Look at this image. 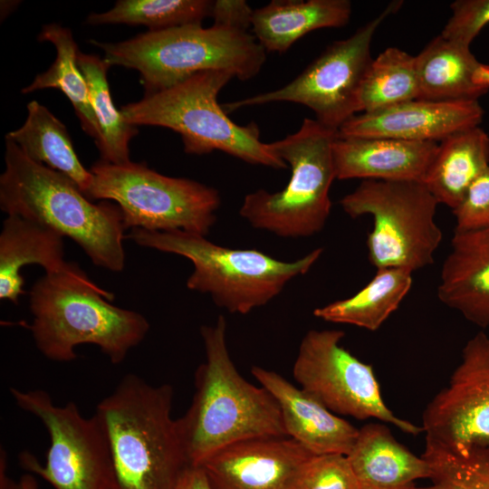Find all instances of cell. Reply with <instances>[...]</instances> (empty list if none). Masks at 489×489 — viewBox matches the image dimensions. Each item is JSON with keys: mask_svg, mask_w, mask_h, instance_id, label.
Returning a JSON list of instances; mask_svg holds the SVG:
<instances>
[{"mask_svg": "<svg viewBox=\"0 0 489 489\" xmlns=\"http://www.w3.org/2000/svg\"><path fill=\"white\" fill-rule=\"evenodd\" d=\"M6 454L1 448L0 453V489H17V483L9 477L6 472Z\"/></svg>", "mask_w": 489, "mask_h": 489, "instance_id": "cell-37", "label": "cell"}, {"mask_svg": "<svg viewBox=\"0 0 489 489\" xmlns=\"http://www.w3.org/2000/svg\"><path fill=\"white\" fill-rule=\"evenodd\" d=\"M340 203L352 218L372 216L366 244L377 270L413 273L433 264L443 233L435 219L439 203L424 182L366 179Z\"/></svg>", "mask_w": 489, "mask_h": 489, "instance_id": "cell-10", "label": "cell"}, {"mask_svg": "<svg viewBox=\"0 0 489 489\" xmlns=\"http://www.w3.org/2000/svg\"><path fill=\"white\" fill-rule=\"evenodd\" d=\"M127 237L140 246L191 261L194 269L187 287L208 293L217 306L239 314L268 303L292 278L306 273L322 254V248H317L300 259L285 262L256 249L221 246L206 236L181 230L132 228Z\"/></svg>", "mask_w": 489, "mask_h": 489, "instance_id": "cell-6", "label": "cell"}, {"mask_svg": "<svg viewBox=\"0 0 489 489\" xmlns=\"http://www.w3.org/2000/svg\"><path fill=\"white\" fill-rule=\"evenodd\" d=\"M336 130L304 119L300 129L268 143L271 151L291 168L286 187L277 192L259 189L247 194L239 214L253 227L278 236H312L330 216V189L336 172L332 144Z\"/></svg>", "mask_w": 489, "mask_h": 489, "instance_id": "cell-8", "label": "cell"}, {"mask_svg": "<svg viewBox=\"0 0 489 489\" xmlns=\"http://www.w3.org/2000/svg\"><path fill=\"white\" fill-rule=\"evenodd\" d=\"M63 237L50 227L16 215L3 221L0 234V298L17 304L24 293L22 267L41 265L46 273L65 264Z\"/></svg>", "mask_w": 489, "mask_h": 489, "instance_id": "cell-22", "label": "cell"}, {"mask_svg": "<svg viewBox=\"0 0 489 489\" xmlns=\"http://www.w3.org/2000/svg\"><path fill=\"white\" fill-rule=\"evenodd\" d=\"M451 16L441 35L470 46L475 37L489 23V0H456L450 5Z\"/></svg>", "mask_w": 489, "mask_h": 489, "instance_id": "cell-33", "label": "cell"}, {"mask_svg": "<svg viewBox=\"0 0 489 489\" xmlns=\"http://www.w3.org/2000/svg\"><path fill=\"white\" fill-rule=\"evenodd\" d=\"M312 455L288 436L257 437L225 446L199 466L211 489H296Z\"/></svg>", "mask_w": 489, "mask_h": 489, "instance_id": "cell-15", "label": "cell"}, {"mask_svg": "<svg viewBox=\"0 0 489 489\" xmlns=\"http://www.w3.org/2000/svg\"><path fill=\"white\" fill-rule=\"evenodd\" d=\"M437 149L435 141L337 135L332 144L336 178L423 182Z\"/></svg>", "mask_w": 489, "mask_h": 489, "instance_id": "cell-18", "label": "cell"}, {"mask_svg": "<svg viewBox=\"0 0 489 489\" xmlns=\"http://www.w3.org/2000/svg\"><path fill=\"white\" fill-rule=\"evenodd\" d=\"M17 489H39L36 479L30 474L21 476L17 483Z\"/></svg>", "mask_w": 489, "mask_h": 489, "instance_id": "cell-38", "label": "cell"}, {"mask_svg": "<svg viewBox=\"0 0 489 489\" xmlns=\"http://www.w3.org/2000/svg\"><path fill=\"white\" fill-rule=\"evenodd\" d=\"M344 335L340 330H311L304 335L292 367L301 388L336 415L376 418L412 436L423 433L422 427L388 408L372 366L341 345Z\"/></svg>", "mask_w": 489, "mask_h": 489, "instance_id": "cell-13", "label": "cell"}, {"mask_svg": "<svg viewBox=\"0 0 489 489\" xmlns=\"http://www.w3.org/2000/svg\"><path fill=\"white\" fill-rule=\"evenodd\" d=\"M452 212L455 218V231L489 227V168L470 185Z\"/></svg>", "mask_w": 489, "mask_h": 489, "instance_id": "cell-34", "label": "cell"}, {"mask_svg": "<svg viewBox=\"0 0 489 489\" xmlns=\"http://www.w3.org/2000/svg\"><path fill=\"white\" fill-rule=\"evenodd\" d=\"M413 283L412 273L398 268L378 269L374 277L354 295L313 311L326 321L377 331L400 305Z\"/></svg>", "mask_w": 489, "mask_h": 489, "instance_id": "cell-26", "label": "cell"}, {"mask_svg": "<svg viewBox=\"0 0 489 489\" xmlns=\"http://www.w3.org/2000/svg\"><path fill=\"white\" fill-rule=\"evenodd\" d=\"M483 116L484 110L478 101L416 99L384 110L357 114L338 129L337 135L437 142L454 133L479 126Z\"/></svg>", "mask_w": 489, "mask_h": 489, "instance_id": "cell-16", "label": "cell"}, {"mask_svg": "<svg viewBox=\"0 0 489 489\" xmlns=\"http://www.w3.org/2000/svg\"><path fill=\"white\" fill-rule=\"evenodd\" d=\"M421 100L477 101L489 91V65L478 62L470 46L441 34L415 56Z\"/></svg>", "mask_w": 489, "mask_h": 489, "instance_id": "cell-20", "label": "cell"}, {"mask_svg": "<svg viewBox=\"0 0 489 489\" xmlns=\"http://www.w3.org/2000/svg\"><path fill=\"white\" fill-rule=\"evenodd\" d=\"M251 372L277 401L288 437L312 455L350 452L358 428L279 373L259 366L252 367Z\"/></svg>", "mask_w": 489, "mask_h": 489, "instance_id": "cell-17", "label": "cell"}, {"mask_svg": "<svg viewBox=\"0 0 489 489\" xmlns=\"http://www.w3.org/2000/svg\"><path fill=\"white\" fill-rule=\"evenodd\" d=\"M173 388L125 375L96 407L110 455L111 489H176L188 466L172 417Z\"/></svg>", "mask_w": 489, "mask_h": 489, "instance_id": "cell-4", "label": "cell"}, {"mask_svg": "<svg viewBox=\"0 0 489 489\" xmlns=\"http://www.w3.org/2000/svg\"><path fill=\"white\" fill-rule=\"evenodd\" d=\"M5 139L14 142L32 160L56 170L73 180L85 195L92 174L80 161L66 126L36 101L27 104V118Z\"/></svg>", "mask_w": 489, "mask_h": 489, "instance_id": "cell-25", "label": "cell"}, {"mask_svg": "<svg viewBox=\"0 0 489 489\" xmlns=\"http://www.w3.org/2000/svg\"><path fill=\"white\" fill-rule=\"evenodd\" d=\"M114 295L97 286L73 262L45 273L30 291V330L47 359L68 362L74 349L94 344L113 364L121 363L149 330L139 312L113 305Z\"/></svg>", "mask_w": 489, "mask_h": 489, "instance_id": "cell-2", "label": "cell"}, {"mask_svg": "<svg viewBox=\"0 0 489 489\" xmlns=\"http://www.w3.org/2000/svg\"><path fill=\"white\" fill-rule=\"evenodd\" d=\"M426 445L466 456L489 446V335L479 331L465 343L446 387L427 405Z\"/></svg>", "mask_w": 489, "mask_h": 489, "instance_id": "cell-14", "label": "cell"}, {"mask_svg": "<svg viewBox=\"0 0 489 489\" xmlns=\"http://www.w3.org/2000/svg\"><path fill=\"white\" fill-rule=\"evenodd\" d=\"M38 40L53 43L56 49V58L22 92L30 93L49 88L61 91L71 101L84 132L98 144L101 139V129L90 101L87 82L77 62L80 51L71 30L58 24H46L40 32Z\"/></svg>", "mask_w": 489, "mask_h": 489, "instance_id": "cell-27", "label": "cell"}, {"mask_svg": "<svg viewBox=\"0 0 489 489\" xmlns=\"http://www.w3.org/2000/svg\"><path fill=\"white\" fill-rule=\"evenodd\" d=\"M418 98L415 56L398 47H388L373 59L361 90V113L384 110Z\"/></svg>", "mask_w": 489, "mask_h": 489, "instance_id": "cell-29", "label": "cell"}, {"mask_svg": "<svg viewBox=\"0 0 489 489\" xmlns=\"http://www.w3.org/2000/svg\"><path fill=\"white\" fill-rule=\"evenodd\" d=\"M234 78L226 71H205L161 91L145 94L139 101L121 106L126 120L136 127L158 126L177 132L187 154L223 151L249 164L286 168L258 127L234 122L217 101L219 91Z\"/></svg>", "mask_w": 489, "mask_h": 489, "instance_id": "cell-7", "label": "cell"}, {"mask_svg": "<svg viewBox=\"0 0 489 489\" xmlns=\"http://www.w3.org/2000/svg\"><path fill=\"white\" fill-rule=\"evenodd\" d=\"M176 489H211L201 466L188 465L182 473Z\"/></svg>", "mask_w": 489, "mask_h": 489, "instance_id": "cell-36", "label": "cell"}, {"mask_svg": "<svg viewBox=\"0 0 489 489\" xmlns=\"http://www.w3.org/2000/svg\"><path fill=\"white\" fill-rule=\"evenodd\" d=\"M422 456L429 464L431 484L412 489H489V446L460 456L426 445Z\"/></svg>", "mask_w": 489, "mask_h": 489, "instance_id": "cell-31", "label": "cell"}, {"mask_svg": "<svg viewBox=\"0 0 489 489\" xmlns=\"http://www.w3.org/2000/svg\"><path fill=\"white\" fill-rule=\"evenodd\" d=\"M0 207L73 240L94 265L114 273L125 266L122 213L118 205L90 200L65 175L29 158L5 139Z\"/></svg>", "mask_w": 489, "mask_h": 489, "instance_id": "cell-3", "label": "cell"}, {"mask_svg": "<svg viewBox=\"0 0 489 489\" xmlns=\"http://www.w3.org/2000/svg\"><path fill=\"white\" fill-rule=\"evenodd\" d=\"M489 168V137L479 126L438 144L423 182L437 202L456 207L470 185Z\"/></svg>", "mask_w": 489, "mask_h": 489, "instance_id": "cell-24", "label": "cell"}, {"mask_svg": "<svg viewBox=\"0 0 489 489\" xmlns=\"http://www.w3.org/2000/svg\"><path fill=\"white\" fill-rule=\"evenodd\" d=\"M16 405L37 417L50 436L44 465L34 455H19L20 465L51 484L54 489H111L112 464L102 429L94 417H83L77 405L53 404L42 389L11 388Z\"/></svg>", "mask_w": 489, "mask_h": 489, "instance_id": "cell-12", "label": "cell"}, {"mask_svg": "<svg viewBox=\"0 0 489 489\" xmlns=\"http://www.w3.org/2000/svg\"><path fill=\"white\" fill-rule=\"evenodd\" d=\"M351 10L349 0H273L254 10L251 26L266 53H284L314 30L345 26Z\"/></svg>", "mask_w": 489, "mask_h": 489, "instance_id": "cell-23", "label": "cell"}, {"mask_svg": "<svg viewBox=\"0 0 489 489\" xmlns=\"http://www.w3.org/2000/svg\"><path fill=\"white\" fill-rule=\"evenodd\" d=\"M225 332L222 315L215 324L200 330L206 360L195 373L192 402L177 419L189 465L199 466L218 450L240 441L287 436L277 401L264 387L250 383L238 372Z\"/></svg>", "mask_w": 489, "mask_h": 489, "instance_id": "cell-1", "label": "cell"}, {"mask_svg": "<svg viewBox=\"0 0 489 489\" xmlns=\"http://www.w3.org/2000/svg\"><path fill=\"white\" fill-rule=\"evenodd\" d=\"M392 2L373 19L343 40L335 41L295 79L280 89L223 104L225 112L271 102L288 101L311 109L316 120L333 130L361 113L363 82L373 61V36L383 21L398 11Z\"/></svg>", "mask_w": 489, "mask_h": 489, "instance_id": "cell-11", "label": "cell"}, {"mask_svg": "<svg viewBox=\"0 0 489 489\" xmlns=\"http://www.w3.org/2000/svg\"><path fill=\"white\" fill-rule=\"evenodd\" d=\"M254 10L244 0L213 1L211 17L214 24L247 30Z\"/></svg>", "mask_w": 489, "mask_h": 489, "instance_id": "cell-35", "label": "cell"}, {"mask_svg": "<svg viewBox=\"0 0 489 489\" xmlns=\"http://www.w3.org/2000/svg\"><path fill=\"white\" fill-rule=\"evenodd\" d=\"M213 1L208 0H119L102 13L90 14V25L125 24L160 31L191 24H202L211 17Z\"/></svg>", "mask_w": 489, "mask_h": 489, "instance_id": "cell-30", "label": "cell"}, {"mask_svg": "<svg viewBox=\"0 0 489 489\" xmlns=\"http://www.w3.org/2000/svg\"><path fill=\"white\" fill-rule=\"evenodd\" d=\"M77 62L87 82L90 101L101 129V139L96 144L101 159L112 164L130 161L129 141L139 130L113 103L107 78L111 66L98 55L81 52Z\"/></svg>", "mask_w": 489, "mask_h": 489, "instance_id": "cell-28", "label": "cell"}, {"mask_svg": "<svg viewBox=\"0 0 489 489\" xmlns=\"http://www.w3.org/2000/svg\"><path fill=\"white\" fill-rule=\"evenodd\" d=\"M90 171L92 182L85 196L91 201H114L126 229L181 230L206 236L216 221L221 198L212 187L162 175L144 162L101 159Z\"/></svg>", "mask_w": 489, "mask_h": 489, "instance_id": "cell-9", "label": "cell"}, {"mask_svg": "<svg viewBox=\"0 0 489 489\" xmlns=\"http://www.w3.org/2000/svg\"><path fill=\"white\" fill-rule=\"evenodd\" d=\"M90 43L101 48L110 65L139 72L145 94L169 88L194 74L222 70L246 81L256 76L266 51L247 30L191 24L148 31L118 43Z\"/></svg>", "mask_w": 489, "mask_h": 489, "instance_id": "cell-5", "label": "cell"}, {"mask_svg": "<svg viewBox=\"0 0 489 489\" xmlns=\"http://www.w3.org/2000/svg\"><path fill=\"white\" fill-rule=\"evenodd\" d=\"M360 489H412L429 479V464L400 444L383 424L369 423L359 429L347 455Z\"/></svg>", "mask_w": 489, "mask_h": 489, "instance_id": "cell-21", "label": "cell"}, {"mask_svg": "<svg viewBox=\"0 0 489 489\" xmlns=\"http://www.w3.org/2000/svg\"><path fill=\"white\" fill-rule=\"evenodd\" d=\"M296 489H360L347 455H313L307 462Z\"/></svg>", "mask_w": 489, "mask_h": 489, "instance_id": "cell-32", "label": "cell"}, {"mask_svg": "<svg viewBox=\"0 0 489 489\" xmlns=\"http://www.w3.org/2000/svg\"><path fill=\"white\" fill-rule=\"evenodd\" d=\"M437 297L475 325L489 327V227L455 231Z\"/></svg>", "mask_w": 489, "mask_h": 489, "instance_id": "cell-19", "label": "cell"}]
</instances>
